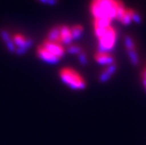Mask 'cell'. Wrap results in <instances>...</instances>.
<instances>
[{"label": "cell", "mask_w": 146, "mask_h": 145, "mask_svg": "<svg viewBox=\"0 0 146 145\" xmlns=\"http://www.w3.org/2000/svg\"><path fill=\"white\" fill-rule=\"evenodd\" d=\"M117 0H93L91 4V13L96 19L108 18L111 20L116 16Z\"/></svg>", "instance_id": "6da1fadb"}, {"label": "cell", "mask_w": 146, "mask_h": 145, "mask_svg": "<svg viewBox=\"0 0 146 145\" xmlns=\"http://www.w3.org/2000/svg\"><path fill=\"white\" fill-rule=\"evenodd\" d=\"M59 77L62 83L74 91L84 90L87 87L85 79L77 71L71 68H63L59 72Z\"/></svg>", "instance_id": "7a4b0ae2"}, {"label": "cell", "mask_w": 146, "mask_h": 145, "mask_svg": "<svg viewBox=\"0 0 146 145\" xmlns=\"http://www.w3.org/2000/svg\"><path fill=\"white\" fill-rule=\"evenodd\" d=\"M116 41V32L114 27L110 25L107 29L105 34L98 38V46L97 52H106L110 54V52L114 49Z\"/></svg>", "instance_id": "3957f363"}, {"label": "cell", "mask_w": 146, "mask_h": 145, "mask_svg": "<svg viewBox=\"0 0 146 145\" xmlns=\"http://www.w3.org/2000/svg\"><path fill=\"white\" fill-rule=\"evenodd\" d=\"M36 55L40 60H42L45 63L50 64V65H54L60 61V59L55 57L54 54H52L51 52L49 51H47L42 45H39L37 46Z\"/></svg>", "instance_id": "277c9868"}, {"label": "cell", "mask_w": 146, "mask_h": 145, "mask_svg": "<svg viewBox=\"0 0 146 145\" xmlns=\"http://www.w3.org/2000/svg\"><path fill=\"white\" fill-rule=\"evenodd\" d=\"M42 46L47 50L49 51L52 54H54L55 57H57L58 59L61 60L66 54V49L65 47L59 43H54V42H51L47 39H45L43 41Z\"/></svg>", "instance_id": "5b68a950"}, {"label": "cell", "mask_w": 146, "mask_h": 145, "mask_svg": "<svg viewBox=\"0 0 146 145\" xmlns=\"http://www.w3.org/2000/svg\"><path fill=\"white\" fill-rule=\"evenodd\" d=\"M60 43L62 46H70L72 45L73 38L70 32V27L66 24L60 25Z\"/></svg>", "instance_id": "8992f818"}, {"label": "cell", "mask_w": 146, "mask_h": 145, "mask_svg": "<svg viewBox=\"0 0 146 145\" xmlns=\"http://www.w3.org/2000/svg\"><path fill=\"white\" fill-rule=\"evenodd\" d=\"M95 60L99 65L105 66V67H108L113 63H115L114 56L110 54H106V52H96L95 55Z\"/></svg>", "instance_id": "52a82bcc"}, {"label": "cell", "mask_w": 146, "mask_h": 145, "mask_svg": "<svg viewBox=\"0 0 146 145\" xmlns=\"http://www.w3.org/2000/svg\"><path fill=\"white\" fill-rule=\"evenodd\" d=\"M47 40L54 43H60V25H54L48 31L46 38Z\"/></svg>", "instance_id": "ba28073f"}, {"label": "cell", "mask_w": 146, "mask_h": 145, "mask_svg": "<svg viewBox=\"0 0 146 145\" xmlns=\"http://www.w3.org/2000/svg\"><path fill=\"white\" fill-rule=\"evenodd\" d=\"M83 26L81 24H75L70 28L71 35L73 40H77L80 38H81L83 34Z\"/></svg>", "instance_id": "9c48e42d"}, {"label": "cell", "mask_w": 146, "mask_h": 145, "mask_svg": "<svg viewBox=\"0 0 146 145\" xmlns=\"http://www.w3.org/2000/svg\"><path fill=\"white\" fill-rule=\"evenodd\" d=\"M111 19L108 18H101V19H96L94 20V27L97 28H107L110 26Z\"/></svg>", "instance_id": "30bf717a"}, {"label": "cell", "mask_w": 146, "mask_h": 145, "mask_svg": "<svg viewBox=\"0 0 146 145\" xmlns=\"http://www.w3.org/2000/svg\"><path fill=\"white\" fill-rule=\"evenodd\" d=\"M127 54L129 56L130 63L133 65L134 67H137V66L139 65L140 60H139V55H138V52H137V49L127 51Z\"/></svg>", "instance_id": "8fae6325"}, {"label": "cell", "mask_w": 146, "mask_h": 145, "mask_svg": "<svg viewBox=\"0 0 146 145\" xmlns=\"http://www.w3.org/2000/svg\"><path fill=\"white\" fill-rule=\"evenodd\" d=\"M126 12V9L124 7L123 3L121 1V0H117V6H116V16L115 19H118L119 21H121L122 18L123 17V15Z\"/></svg>", "instance_id": "7c38bea8"}, {"label": "cell", "mask_w": 146, "mask_h": 145, "mask_svg": "<svg viewBox=\"0 0 146 145\" xmlns=\"http://www.w3.org/2000/svg\"><path fill=\"white\" fill-rule=\"evenodd\" d=\"M123 41H124V46H125V48H126L127 51H130V50H135V49H137L136 43H135V41H134V39L132 38L129 35L124 36Z\"/></svg>", "instance_id": "4fadbf2b"}, {"label": "cell", "mask_w": 146, "mask_h": 145, "mask_svg": "<svg viewBox=\"0 0 146 145\" xmlns=\"http://www.w3.org/2000/svg\"><path fill=\"white\" fill-rule=\"evenodd\" d=\"M82 51H83V48L78 45H70L66 48V52H68L69 54H74V55H78L80 52H82Z\"/></svg>", "instance_id": "5bb4252c"}, {"label": "cell", "mask_w": 146, "mask_h": 145, "mask_svg": "<svg viewBox=\"0 0 146 145\" xmlns=\"http://www.w3.org/2000/svg\"><path fill=\"white\" fill-rule=\"evenodd\" d=\"M128 11L129 12V15L131 17L132 21H134L136 24H138L142 23V17L137 11H136L135 10H132V9H128Z\"/></svg>", "instance_id": "9a60e30c"}, {"label": "cell", "mask_w": 146, "mask_h": 145, "mask_svg": "<svg viewBox=\"0 0 146 145\" xmlns=\"http://www.w3.org/2000/svg\"><path fill=\"white\" fill-rule=\"evenodd\" d=\"M111 77H112V75L110 73H108L105 69H103V71L100 73V75L98 77V81L100 83H106L110 80Z\"/></svg>", "instance_id": "2e32d148"}, {"label": "cell", "mask_w": 146, "mask_h": 145, "mask_svg": "<svg viewBox=\"0 0 146 145\" xmlns=\"http://www.w3.org/2000/svg\"><path fill=\"white\" fill-rule=\"evenodd\" d=\"M0 38L2 39V41L4 43H6L11 39V35L6 29L2 28V29H0Z\"/></svg>", "instance_id": "e0dca14e"}, {"label": "cell", "mask_w": 146, "mask_h": 145, "mask_svg": "<svg viewBox=\"0 0 146 145\" xmlns=\"http://www.w3.org/2000/svg\"><path fill=\"white\" fill-rule=\"evenodd\" d=\"M78 57V60L80 62L82 66H87L88 63V55L85 52V51L83 50L82 52H80V54L77 55Z\"/></svg>", "instance_id": "ac0fdd59"}, {"label": "cell", "mask_w": 146, "mask_h": 145, "mask_svg": "<svg viewBox=\"0 0 146 145\" xmlns=\"http://www.w3.org/2000/svg\"><path fill=\"white\" fill-rule=\"evenodd\" d=\"M5 47H6V49L8 50L9 52L15 54V52H16V48H17V47H16L14 42L12 41V38L11 39V40H9L8 42L5 43Z\"/></svg>", "instance_id": "d6986e66"}, {"label": "cell", "mask_w": 146, "mask_h": 145, "mask_svg": "<svg viewBox=\"0 0 146 145\" xmlns=\"http://www.w3.org/2000/svg\"><path fill=\"white\" fill-rule=\"evenodd\" d=\"M122 24H125V25H128L131 22H132V19H131V17L129 15V12L128 11V9H126V12H125V14L123 15V17L122 18L121 21H120Z\"/></svg>", "instance_id": "ffe728a7"}, {"label": "cell", "mask_w": 146, "mask_h": 145, "mask_svg": "<svg viewBox=\"0 0 146 145\" xmlns=\"http://www.w3.org/2000/svg\"><path fill=\"white\" fill-rule=\"evenodd\" d=\"M104 69L107 71L108 73H110L113 76L115 74V73L116 72V70H117V65L115 63H113V64L108 66V67H106Z\"/></svg>", "instance_id": "44dd1931"}, {"label": "cell", "mask_w": 146, "mask_h": 145, "mask_svg": "<svg viewBox=\"0 0 146 145\" xmlns=\"http://www.w3.org/2000/svg\"><path fill=\"white\" fill-rule=\"evenodd\" d=\"M37 1L40 4L49 5H55L59 3V0H37Z\"/></svg>", "instance_id": "7402d4cb"}, {"label": "cell", "mask_w": 146, "mask_h": 145, "mask_svg": "<svg viewBox=\"0 0 146 145\" xmlns=\"http://www.w3.org/2000/svg\"><path fill=\"white\" fill-rule=\"evenodd\" d=\"M141 77H142V80H146V68L142 71Z\"/></svg>", "instance_id": "603a6c76"}, {"label": "cell", "mask_w": 146, "mask_h": 145, "mask_svg": "<svg viewBox=\"0 0 146 145\" xmlns=\"http://www.w3.org/2000/svg\"><path fill=\"white\" fill-rule=\"evenodd\" d=\"M143 86L146 87V80H143Z\"/></svg>", "instance_id": "cb8c5ba5"}, {"label": "cell", "mask_w": 146, "mask_h": 145, "mask_svg": "<svg viewBox=\"0 0 146 145\" xmlns=\"http://www.w3.org/2000/svg\"><path fill=\"white\" fill-rule=\"evenodd\" d=\"M144 89H145V91H146V88H144Z\"/></svg>", "instance_id": "d4e9b609"}]
</instances>
